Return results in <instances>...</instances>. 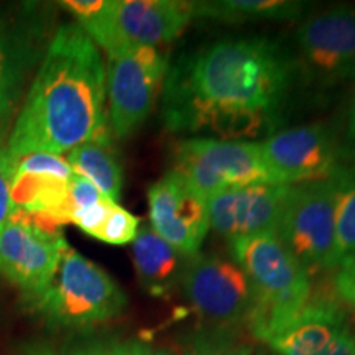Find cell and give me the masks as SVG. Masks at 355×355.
<instances>
[{"label":"cell","instance_id":"obj_4","mask_svg":"<svg viewBox=\"0 0 355 355\" xmlns=\"http://www.w3.org/2000/svg\"><path fill=\"white\" fill-rule=\"evenodd\" d=\"M24 303L50 327L81 331L121 316L127 295L104 268L68 248L50 285Z\"/></svg>","mask_w":355,"mask_h":355},{"label":"cell","instance_id":"obj_26","mask_svg":"<svg viewBox=\"0 0 355 355\" xmlns=\"http://www.w3.org/2000/svg\"><path fill=\"white\" fill-rule=\"evenodd\" d=\"M112 204L115 202L109 201L107 198H104L102 201L92 204V206L86 207V209L73 212V216H71V222L76 224L84 234L91 235V237L96 239L97 235H99L105 219H107Z\"/></svg>","mask_w":355,"mask_h":355},{"label":"cell","instance_id":"obj_9","mask_svg":"<svg viewBox=\"0 0 355 355\" xmlns=\"http://www.w3.org/2000/svg\"><path fill=\"white\" fill-rule=\"evenodd\" d=\"M168 66L166 51L153 46L109 58L105 97L109 101V125L117 139L130 137L146 121Z\"/></svg>","mask_w":355,"mask_h":355},{"label":"cell","instance_id":"obj_32","mask_svg":"<svg viewBox=\"0 0 355 355\" xmlns=\"http://www.w3.org/2000/svg\"><path fill=\"white\" fill-rule=\"evenodd\" d=\"M254 355H277V354H273L270 349H260L257 350V352H254Z\"/></svg>","mask_w":355,"mask_h":355},{"label":"cell","instance_id":"obj_28","mask_svg":"<svg viewBox=\"0 0 355 355\" xmlns=\"http://www.w3.org/2000/svg\"><path fill=\"white\" fill-rule=\"evenodd\" d=\"M334 288L336 293L345 303L355 308V260L345 261L339 268H336Z\"/></svg>","mask_w":355,"mask_h":355},{"label":"cell","instance_id":"obj_15","mask_svg":"<svg viewBox=\"0 0 355 355\" xmlns=\"http://www.w3.org/2000/svg\"><path fill=\"white\" fill-rule=\"evenodd\" d=\"M277 355H355V337L339 306L308 301L265 343Z\"/></svg>","mask_w":355,"mask_h":355},{"label":"cell","instance_id":"obj_8","mask_svg":"<svg viewBox=\"0 0 355 355\" xmlns=\"http://www.w3.org/2000/svg\"><path fill=\"white\" fill-rule=\"evenodd\" d=\"M175 170L206 198L222 191L273 184L260 152V140L193 137L178 141Z\"/></svg>","mask_w":355,"mask_h":355},{"label":"cell","instance_id":"obj_11","mask_svg":"<svg viewBox=\"0 0 355 355\" xmlns=\"http://www.w3.org/2000/svg\"><path fill=\"white\" fill-rule=\"evenodd\" d=\"M69 245L58 229L35 224L24 212H13L0 230V273L32 298L50 285Z\"/></svg>","mask_w":355,"mask_h":355},{"label":"cell","instance_id":"obj_1","mask_svg":"<svg viewBox=\"0 0 355 355\" xmlns=\"http://www.w3.org/2000/svg\"><path fill=\"white\" fill-rule=\"evenodd\" d=\"M298 73L290 50L265 37L224 38L168 66L162 121L173 133L222 140L270 137L285 121Z\"/></svg>","mask_w":355,"mask_h":355},{"label":"cell","instance_id":"obj_31","mask_svg":"<svg viewBox=\"0 0 355 355\" xmlns=\"http://www.w3.org/2000/svg\"><path fill=\"white\" fill-rule=\"evenodd\" d=\"M347 139L349 145L355 153V92L352 96V101H350L349 105V115H347Z\"/></svg>","mask_w":355,"mask_h":355},{"label":"cell","instance_id":"obj_12","mask_svg":"<svg viewBox=\"0 0 355 355\" xmlns=\"http://www.w3.org/2000/svg\"><path fill=\"white\" fill-rule=\"evenodd\" d=\"M181 286L191 306L209 322L207 326L232 329L247 321L252 288L245 272L232 257H191Z\"/></svg>","mask_w":355,"mask_h":355},{"label":"cell","instance_id":"obj_25","mask_svg":"<svg viewBox=\"0 0 355 355\" xmlns=\"http://www.w3.org/2000/svg\"><path fill=\"white\" fill-rule=\"evenodd\" d=\"M17 158L7 146H0V230L12 217V183L15 176Z\"/></svg>","mask_w":355,"mask_h":355},{"label":"cell","instance_id":"obj_19","mask_svg":"<svg viewBox=\"0 0 355 355\" xmlns=\"http://www.w3.org/2000/svg\"><path fill=\"white\" fill-rule=\"evenodd\" d=\"M76 176L94 184L99 193L109 201L117 202L122 193L123 175L115 153L110 148V137L89 140L74 146L66 158Z\"/></svg>","mask_w":355,"mask_h":355},{"label":"cell","instance_id":"obj_20","mask_svg":"<svg viewBox=\"0 0 355 355\" xmlns=\"http://www.w3.org/2000/svg\"><path fill=\"white\" fill-rule=\"evenodd\" d=\"M332 180L336 183V270L355 260V163H344Z\"/></svg>","mask_w":355,"mask_h":355},{"label":"cell","instance_id":"obj_7","mask_svg":"<svg viewBox=\"0 0 355 355\" xmlns=\"http://www.w3.org/2000/svg\"><path fill=\"white\" fill-rule=\"evenodd\" d=\"M275 235L309 273L334 270L336 183L332 176L290 186Z\"/></svg>","mask_w":355,"mask_h":355},{"label":"cell","instance_id":"obj_2","mask_svg":"<svg viewBox=\"0 0 355 355\" xmlns=\"http://www.w3.org/2000/svg\"><path fill=\"white\" fill-rule=\"evenodd\" d=\"M105 64L101 50L78 24L60 26L43 53L26 101L13 123L7 150L60 155L109 135Z\"/></svg>","mask_w":355,"mask_h":355},{"label":"cell","instance_id":"obj_18","mask_svg":"<svg viewBox=\"0 0 355 355\" xmlns=\"http://www.w3.org/2000/svg\"><path fill=\"white\" fill-rule=\"evenodd\" d=\"M193 20H212L224 24L243 21L296 20L306 10L304 2L296 0H209L191 2Z\"/></svg>","mask_w":355,"mask_h":355},{"label":"cell","instance_id":"obj_3","mask_svg":"<svg viewBox=\"0 0 355 355\" xmlns=\"http://www.w3.org/2000/svg\"><path fill=\"white\" fill-rule=\"evenodd\" d=\"M230 252L252 288L245 322L255 339L266 343L309 301V272L275 234L239 239Z\"/></svg>","mask_w":355,"mask_h":355},{"label":"cell","instance_id":"obj_17","mask_svg":"<svg viewBox=\"0 0 355 355\" xmlns=\"http://www.w3.org/2000/svg\"><path fill=\"white\" fill-rule=\"evenodd\" d=\"M42 56V33L25 20L0 19V94L19 97L25 78Z\"/></svg>","mask_w":355,"mask_h":355},{"label":"cell","instance_id":"obj_13","mask_svg":"<svg viewBox=\"0 0 355 355\" xmlns=\"http://www.w3.org/2000/svg\"><path fill=\"white\" fill-rule=\"evenodd\" d=\"M152 229L186 259L201 250L209 222V198L199 193L175 168L148 188Z\"/></svg>","mask_w":355,"mask_h":355},{"label":"cell","instance_id":"obj_23","mask_svg":"<svg viewBox=\"0 0 355 355\" xmlns=\"http://www.w3.org/2000/svg\"><path fill=\"white\" fill-rule=\"evenodd\" d=\"M139 230V219L115 202L96 239L109 245H127L135 241Z\"/></svg>","mask_w":355,"mask_h":355},{"label":"cell","instance_id":"obj_14","mask_svg":"<svg viewBox=\"0 0 355 355\" xmlns=\"http://www.w3.org/2000/svg\"><path fill=\"white\" fill-rule=\"evenodd\" d=\"M290 184H254L222 191L209 198V222L227 242L275 234Z\"/></svg>","mask_w":355,"mask_h":355},{"label":"cell","instance_id":"obj_10","mask_svg":"<svg viewBox=\"0 0 355 355\" xmlns=\"http://www.w3.org/2000/svg\"><path fill=\"white\" fill-rule=\"evenodd\" d=\"M260 152L273 184H301L331 178L344 165L334 130L311 123L275 132L260 140Z\"/></svg>","mask_w":355,"mask_h":355},{"label":"cell","instance_id":"obj_21","mask_svg":"<svg viewBox=\"0 0 355 355\" xmlns=\"http://www.w3.org/2000/svg\"><path fill=\"white\" fill-rule=\"evenodd\" d=\"M183 355H254V349L232 329L204 326L184 337Z\"/></svg>","mask_w":355,"mask_h":355},{"label":"cell","instance_id":"obj_22","mask_svg":"<svg viewBox=\"0 0 355 355\" xmlns=\"http://www.w3.org/2000/svg\"><path fill=\"white\" fill-rule=\"evenodd\" d=\"M60 355H173L170 350L155 347L141 340L83 339L56 349Z\"/></svg>","mask_w":355,"mask_h":355},{"label":"cell","instance_id":"obj_5","mask_svg":"<svg viewBox=\"0 0 355 355\" xmlns=\"http://www.w3.org/2000/svg\"><path fill=\"white\" fill-rule=\"evenodd\" d=\"M191 20V2L102 0L101 7L78 25L110 58L170 43L183 33Z\"/></svg>","mask_w":355,"mask_h":355},{"label":"cell","instance_id":"obj_27","mask_svg":"<svg viewBox=\"0 0 355 355\" xmlns=\"http://www.w3.org/2000/svg\"><path fill=\"white\" fill-rule=\"evenodd\" d=\"M102 199H104V196H102L99 189H97L94 184H91L87 180H84L81 176L74 175L69 186L71 216H73V212L86 209V207L102 201Z\"/></svg>","mask_w":355,"mask_h":355},{"label":"cell","instance_id":"obj_16","mask_svg":"<svg viewBox=\"0 0 355 355\" xmlns=\"http://www.w3.org/2000/svg\"><path fill=\"white\" fill-rule=\"evenodd\" d=\"M132 243L133 265L141 288L153 298H166L176 285H181L188 259L152 227L140 229Z\"/></svg>","mask_w":355,"mask_h":355},{"label":"cell","instance_id":"obj_30","mask_svg":"<svg viewBox=\"0 0 355 355\" xmlns=\"http://www.w3.org/2000/svg\"><path fill=\"white\" fill-rule=\"evenodd\" d=\"M21 355H60L56 347L46 343H28L20 349Z\"/></svg>","mask_w":355,"mask_h":355},{"label":"cell","instance_id":"obj_24","mask_svg":"<svg viewBox=\"0 0 355 355\" xmlns=\"http://www.w3.org/2000/svg\"><path fill=\"white\" fill-rule=\"evenodd\" d=\"M17 171L24 173H48L64 180H73L74 173L66 158L53 153H30L17 159Z\"/></svg>","mask_w":355,"mask_h":355},{"label":"cell","instance_id":"obj_6","mask_svg":"<svg viewBox=\"0 0 355 355\" xmlns=\"http://www.w3.org/2000/svg\"><path fill=\"white\" fill-rule=\"evenodd\" d=\"M291 55L300 84L321 91L355 81V7L334 6L301 21Z\"/></svg>","mask_w":355,"mask_h":355},{"label":"cell","instance_id":"obj_29","mask_svg":"<svg viewBox=\"0 0 355 355\" xmlns=\"http://www.w3.org/2000/svg\"><path fill=\"white\" fill-rule=\"evenodd\" d=\"M15 105H17L15 96L0 94V132L6 128L8 121H10L13 110H15Z\"/></svg>","mask_w":355,"mask_h":355}]
</instances>
